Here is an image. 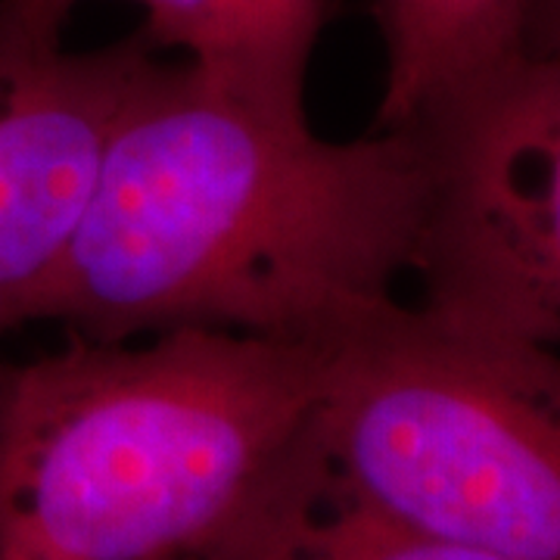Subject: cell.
<instances>
[{"label": "cell", "mask_w": 560, "mask_h": 560, "mask_svg": "<svg viewBox=\"0 0 560 560\" xmlns=\"http://www.w3.org/2000/svg\"><path fill=\"white\" fill-rule=\"evenodd\" d=\"M423 202L411 128L327 140L305 103L160 60L113 131L40 318L103 342L215 327L318 346L396 302Z\"/></svg>", "instance_id": "cell-1"}, {"label": "cell", "mask_w": 560, "mask_h": 560, "mask_svg": "<svg viewBox=\"0 0 560 560\" xmlns=\"http://www.w3.org/2000/svg\"><path fill=\"white\" fill-rule=\"evenodd\" d=\"M320 352L175 327L0 361V560H194L300 440Z\"/></svg>", "instance_id": "cell-2"}, {"label": "cell", "mask_w": 560, "mask_h": 560, "mask_svg": "<svg viewBox=\"0 0 560 560\" xmlns=\"http://www.w3.org/2000/svg\"><path fill=\"white\" fill-rule=\"evenodd\" d=\"M305 427L389 521L504 560H560V349L393 302L318 342Z\"/></svg>", "instance_id": "cell-3"}, {"label": "cell", "mask_w": 560, "mask_h": 560, "mask_svg": "<svg viewBox=\"0 0 560 560\" xmlns=\"http://www.w3.org/2000/svg\"><path fill=\"white\" fill-rule=\"evenodd\" d=\"M427 165V305L560 349V57H521L408 125Z\"/></svg>", "instance_id": "cell-4"}, {"label": "cell", "mask_w": 560, "mask_h": 560, "mask_svg": "<svg viewBox=\"0 0 560 560\" xmlns=\"http://www.w3.org/2000/svg\"><path fill=\"white\" fill-rule=\"evenodd\" d=\"M160 54L140 28L84 54L0 38V337L44 315L103 153Z\"/></svg>", "instance_id": "cell-5"}, {"label": "cell", "mask_w": 560, "mask_h": 560, "mask_svg": "<svg viewBox=\"0 0 560 560\" xmlns=\"http://www.w3.org/2000/svg\"><path fill=\"white\" fill-rule=\"evenodd\" d=\"M308 427V423H305ZM194 560H504L389 521L293 442L259 495Z\"/></svg>", "instance_id": "cell-6"}, {"label": "cell", "mask_w": 560, "mask_h": 560, "mask_svg": "<svg viewBox=\"0 0 560 560\" xmlns=\"http://www.w3.org/2000/svg\"><path fill=\"white\" fill-rule=\"evenodd\" d=\"M383 40L377 128H408L526 50V0H371Z\"/></svg>", "instance_id": "cell-7"}, {"label": "cell", "mask_w": 560, "mask_h": 560, "mask_svg": "<svg viewBox=\"0 0 560 560\" xmlns=\"http://www.w3.org/2000/svg\"><path fill=\"white\" fill-rule=\"evenodd\" d=\"M156 50L268 101L305 103L327 0H135Z\"/></svg>", "instance_id": "cell-8"}, {"label": "cell", "mask_w": 560, "mask_h": 560, "mask_svg": "<svg viewBox=\"0 0 560 560\" xmlns=\"http://www.w3.org/2000/svg\"><path fill=\"white\" fill-rule=\"evenodd\" d=\"M84 0H0V38L60 44L69 16Z\"/></svg>", "instance_id": "cell-9"}, {"label": "cell", "mask_w": 560, "mask_h": 560, "mask_svg": "<svg viewBox=\"0 0 560 560\" xmlns=\"http://www.w3.org/2000/svg\"><path fill=\"white\" fill-rule=\"evenodd\" d=\"M526 50L560 57V0H526Z\"/></svg>", "instance_id": "cell-10"}]
</instances>
